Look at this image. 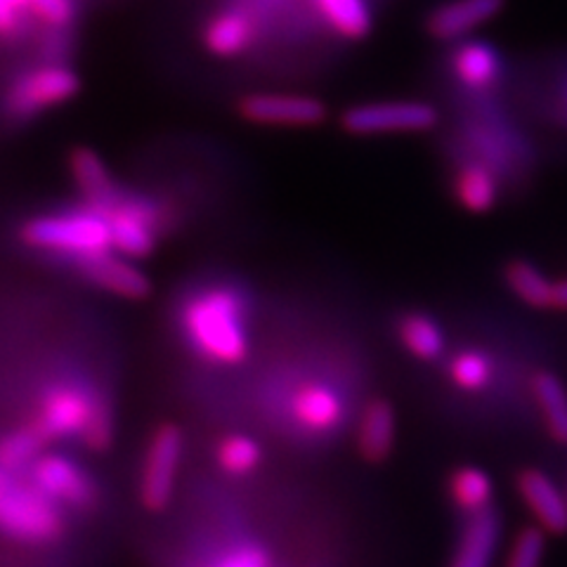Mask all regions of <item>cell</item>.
Instances as JSON below:
<instances>
[{
  "label": "cell",
  "instance_id": "7c38bea8",
  "mask_svg": "<svg viewBox=\"0 0 567 567\" xmlns=\"http://www.w3.org/2000/svg\"><path fill=\"white\" fill-rule=\"evenodd\" d=\"M504 6L506 0H450L429 14L425 31L435 41H454L494 20Z\"/></svg>",
  "mask_w": 567,
  "mask_h": 567
},
{
  "label": "cell",
  "instance_id": "d4e9b609",
  "mask_svg": "<svg viewBox=\"0 0 567 567\" xmlns=\"http://www.w3.org/2000/svg\"><path fill=\"white\" fill-rule=\"evenodd\" d=\"M454 197L468 213H487L496 204L494 175L481 166H468L456 175Z\"/></svg>",
  "mask_w": 567,
  "mask_h": 567
},
{
  "label": "cell",
  "instance_id": "1f68e13d",
  "mask_svg": "<svg viewBox=\"0 0 567 567\" xmlns=\"http://www.w3.org/2000/svg\"><path fill=\"white\" fill-rule=\"evenodd\" d=\"M22 12H29V0H0V35L17 31Z\"/></svg>",
  "mask_w": 567,
  "mask_h": 567
},
{
  "label": "cell",
  "instance_id": "52a82bcc",
  "mask_svg": "<svg viewBox=\"0 0 567 567\" xmlns=\"http://www.w3.org/2000/svg\"><path fill=\"white\" fill-rule=\"evenodd\" d=\"M81 91V79L69 66H39L17 79L8 91L6 106L14 118H31L52 106L74 100Z\"/></svg>",
  "mask_w": 567,
  "mask_h": 567
},
{
  "label": "cell",
  "instance_id": "e0dca14e",
  "mask_svg": "<svg viewBox=\"0 0 567 567\" xmlns=\"http://www.w3.org/2000/svg\"><path fill=\"white\" fill-rule=\"evenodd\" d=\"M254 35L256 29L254 22L248 20V14L239 10H225L213 17V20H208L202 33V41L210 55L233 60L254 43Z\"/></svg>",
  "mask_w": 567,
  "mask_h": 567
},
{
  "label": "cell",
  "instance_id": "484cf974",
  "mask_svg": "<svg viewBox=\"0 0 567 567\" xmlns=\"http://www.w3.org/2000/svg\"><path fill=\"white\" fill-rule=\"evenodd\" d=\"M43 442V435L35 431L33 425L10 433L8 437L0 440V466L10 473L31 466L33 461L39 458Z\"/></svg>",
  "mask_w": 567,
  "mask_h": 567
},
{
  "label": "cell",
  "instance_id": "9c48e42d",
  "mask_svg": "<svg viewBox=\"0 0 567 567\" xmlns=\"http://www.w3.org/2000/svg\"><path fill=\"white\" fill-rule=\"evenodd\" d=\"M29 483L43 492L48 499L66 506H91L95 502V485L76 461L62 454H41L31 464Z\"/></svg>",
  "mask_w": 567,
  "mask_h": 567
},
{
  "label": "cell",
  "instance_id": "277c9868",
  "mask_svg": "<svg viewBox=\"0 0 567 567\" xmlns=\"http://www.w3.org/2000/svg\"><path fill=\"white\" fill-rule=\"evenodd\" d=\"M62 527L64 518L58 504L48 499L31 483H12L0 494V532H6L8 537L29 544H43L58 539Z\"/></svg>",
  "mask_w": 567,
  "mask_h": 567
},
{
  "label": "cell",
  "instance_id": "4316f807",
  "mask_svg": "<svg viewBox=\"0 0 567 567\" xmlns=\"http://www.w3.org/2000/svg\"><path fill=\"white\" fill-rule=\"evenodd\" d=\"M218 464L229 475H246L260 464V447L254 437L235 433L220 440Z\"/></svg>",
  "mask_w": 567,
  "mask_h": 567
},
{
  "label": "cell",
  "instance_id": "ffe728a7",
  "mask_svg": "<svg viewBox=\"0 0 567 567\" xmlns=\"http://www.w3.org/2000/svg\"><path fill=\"white\" fill-rule=\"evenodd\" d=\"M450 496L461 511L468 513V516H475V513L487 511L492 506L494 483L485 471L464 466L454 471L450 477Z\"/></svg>",
  "mask_w": 567,
  "mask_h": 567
},
{
  "label": "cell",
  "instance_id": "30bf717a",
  "mask_svg": "<svg viewBox=\"0 0 567 567\" xmlns=\"http://www.w3.org/2000/svg\"><path fill=\"white\" fill-rule=\"evenodd\" d=\"M104 218L110 223L116 254L131 260H140L154 254L156 216L145 202L121 197L114 208L104 213Z\"/></svg>",
  "mask_w": 567,
  "mask_h": 567
},
{
  "label": "cell",
  "instance_id": "ba28073f",
  "mask_svg": "<svg viewBox=\"0 0 567 567\" xmlns=\"http://www.w3.org/2000/svg\"><path fill=\"white\" fill-rule=\"evenodd\" d=\"M237 114L254 126L312 128L327 121V104L310 95L254 93L237 102Z\"/></svg>",
  "mask_w": 567,
  "mask_h": 567
},
{
  "label": "cell",
  "instance_id": "3957f363",
  "mask_svg": "<svg viewBox=\"0 0 567 567\" xmlns=\"http://www.w3.org/2000/svg\"><path fill=\"white\" fill-rule=\"evenodd\" d=\"M104 404L106 400L83 383H55L43 393L31 425L43 440H83Z\"/></svg>",
  "mask_w": 567,
  "mask_h": 567
},
{
  "label": "cell",
  "instance_id": "603a6c76",
  "mask_svg": "<svg viewBox=\"0 0 567 567\" xmlns=\"http://www.w3.org/2000/svg\"><path fill=\"white\" fill-rule=\"evenodd\" d=\"M504 279L525 306L546 310L551 308L554 281H548L535 265L527 260H511L504 270Z\"/></svg>",
  "mask_w": 567,
  "mask_h": 567
},
{
  "label": "cell",
  "instance_id": "7402d4cb",
  "mask_svg": "<svg viewBox=\"0 0 567 567\" xmlns=\"http://www.w3.org/2000/svg\"><path fill=\"white\" fill-rule=\"evenodd\" d=\"M400 341L419 360H435L445 350V336L429 315L412 312L400 319Z\"/></svg>",
  "mask_w": 567,
  "mask_h": 567
},
{
  "label": "cell",
  "instance_id": "9a60e30c",
  "mask_svg": "<svg viewBox=\"0 0 567 567\" xmlns=\"http://www.w3.org/2000/svg\"><path fill=\"white\" fill-rule=\"evenodd\" d=\"M346 416L343 400L324 383H308L291 398V419L308 433H329Z\"/></svg>",
  "mask_w": 567,
  "mask_h": 567
},
{
  "label": "cell",
  "instance_id": "7a4b0ae2",
  "mask_svg": "<svg viewBox=\"0 0 567 567\" xmlns=\"http://www.w3.org/2000/svg\"><path fill=\"white\" fill-rule=\"evenodd\" d=\"M22 241L31 248L79 258L112 251V229L102 213L87 208L76 213L35 216L22 225Z\"/></svg>",
  "mask_w": 567,
  "mask_h": 567
},
{
  "label": "cell",
  "instance_id": "8fae6325",
  "mask_svg": "<svg viewBox=\"0 0 567 567\" xmlns=\"http://www.w3.org/2000/svg\"><path fill=\"white\" fill-rule=\"evenodd\" d=\"M79 272L106 293H114L126 300H145L152 293V281L131 258L121 254H97L79 258Z\"/></svg>",
  "mask_w": 567,
  "mask_h": 567
},
{
  "label": "cell",
  "instance_id": "4fadbf2b",
  "mask_svg": "<svg viewBox=\"0 0 567 567\" xmlns=\"http://www.w3.org/2000/svg\"><path fill=\"white\" fill-rule=\"evenodd\" d=\"M71 181L76 183L83 199L93 210L104 213L114 208L121 199L116 183L112 181L110 168L102 162V156L91 147H74L69 154Z\"/></svg>",
  "mask_w": 567,
  "mask_h": 567
},
{
  "label": "cell",
  "instance_id": "8992f818",
  "mask_svg": "<svg viewBox=\"0 0 567 567\" xmlns=\"http://www.w3.org/2000/svg\"><path fill=\"white\" fill-rule=\"evenodd\" d=\"M437 123L435 106L429 102H367L350 106L341 116V126L350 135H390L423 133Z\"/></svg>",
  "mask_w": 567,
  "mask_h": 567
},
{
  "label": "cell",
  "instance_id": "2e32d148",
  "mask_svg": "<svg viewBox=\"0 0 567 567\" xmlns=\"http://www.w3.org/2000/svg\"><path fill=\"white\" fill-rule=\"evenodd\" d=\"M499 518L492 508L475 513L456 544L450 567H492L496 548H499Z\"/></svg>",
  "mask_w": 567,
  "mask_h": 567
},
{
  "label": "cell",
  "instance_id": "f1b7e54d",
  "mask_svg": "<svg viewBox=\"0 0 567 567\" xmlns=\"http://www.w3.org/2000/svg\"><path fill=\"white\" fill-rule=\"evenodd\" d=\"M544 551H546L544 532L535 529V527H527L516 539H513L511 554L506 558V567H542Z\"/></svg>",
  "mask_w": 567,
  "mask_h": 567
},
{
  "label": "cell",
  "instance_id": "44dd1931",
  "mask_svg": "<svg viewBox=\"0 0 567 567\" xmlns=\"http://www.w3.org/2000/svg\"><path fill=\"white\" fill-rule=\"evenodd\" d=\"M532 390H535L548 433H551L554 440L567 445V393L563 383L554 374H548V371H539L535 381H532Z\"/></svg>",
  "mask_w": 567,
  "mask_h": 567
},
{
  "label": "cell",
  "instance_id": "d6a6232c",
  "mask_svg": "<svg viewBox=\"0 0 567 567\" xmlns=\"http://www.w3.org/2000/svg\"><path fill=\"white\" fill-rule=\"evenodd\" d=\"M551 310H567V279L554 281V289H551Z\"/></svg>",
  "mask_w": 567,
  "mask_h": 567
},
{
  "label": "cell",
  "instance_id": "5bb4252c",
  "mask_svg": "<svg viewBox=\"0 0 567 567\" xmlns=\"http://www.w3.org/2000/svg\"><path fill=\"white\" fill-rule=\"evenodd\" d=\"M518 494L542 529L554 535L567 529V499L546 473L535 468L523 471L518 475Z\"/></svg>",
  "mask_w": 567,
  "mask_h": 567
},
{
  "label": "cell",
  "instance_id": "cb8c5ba5",
  "mask_svg": "<svg viewBox=\"0 0 567 567\" xmlns=\"http://www.w3.org/2000/svg\"><path fill=\"white\" fill-rule=\"evenodd\" d=\"M454 71L458 81L471 87H487L494 83L499 60L496 52L485 43H464L454 52Z\"/></svg>",
  "mask_w": 567,
  "mask_h": 567
},
{
  "label": "cell",
  "instance_id": "6da1fadb",
  "mask_svg": "<svg viewBox=\"0 0 567 567\" xmlns=\"http://www.w3.org/2000/svg\"><path fill=\"white\" fill-rule=\"evenodd\" d=\"M183 327L194 350L208 362L229 367L246 360L248 333L237 293L210 289L194 296L183 312Z\"/></svg>",
  "mask_w": 567,
  "mask_h": 567
},
{
  "label": "cell",
  "instance_id": "5b68a950",
  "mask_svg": "<svg viewBox=\"0 0 567 567\" xmlns=\"http://www.w3.org/2000/svg\"><path fill=\"white\" fill-rule=\"evenodd\" d=\"M183 447L185 437L177 425L164 423L154 431L140 473V499L150 511H162L171 504Z\"/></svg>",
  "mask_w": 567,
  "mask_h": 567
},
{
  "label": "cell",
  "instance_id": "4dcf8cb0",
  "mask_svg": "<svg viewBox=\"0 0 567 567\" xmlns=\"http://www.w3.org/2000/svg\"><path fill=\"white\" fill-rule=\"evenodd\" d=\"M29 12L50 27H66L74 20L71 0H29Z\"/></svg>",
  "mask_w": 567,
  "mask_h": 567
},
{
  "label": "cell",
  "instance_id": "f546056e",
  "mask_svg": "<svg viewBox=\"0 0 567 567\" xmlns=\"http://www.w3.org/2000/svg\"><path fill=\"white\" fill-rule=\"evenodd\" d=\"M210 567H272V563L262 546L246 542V544L233 546L229 551L218 556L210 563Z\"/></svg>",
  "mask_w": 567,
  "mask_h": 567
},
{
  "label": "cell",
  "instance_id": "ac0fdd59",
  "mask_svg": "<svg viewBox=\"0 0 567 567\" xmlns=\"http://www.w3.org/2000/svg\"><path fill=\"white\" fill-rule=\"evenodd\" d=\"M395 445V412L385 400H371L360 416L358 450L367 461H383Z\"/></svg>",
  "mask_w": 567,
  "mask_h": 567
},
{
  "label": "cell",
  "instance_id": "83f0119b",
  "mask_svg": "<svg viewBox=\"0 0 567 567\" xmlns=\"http://www.w3.org/2000/svg\"><path fill=\"white\" fill-rule=\"evenodd\" d=\"M450 377L461 390H481L492 379V362L483 352H458L450 364Z\"/></svg>",
  "mask_w": 567,
  "mask_h": 567
},
{
  "label": "cell",
  "instance_id": "836d02e7",
  "mask_svg": "<svg viewBox=\"0 0 567 567\" xmlns=\"http://www.w3.org/2000/svg\"><path fill=\"white\" fill-rule=\"evenodd\" d=\"M12 485V477H10V471H6L3 466H0V494H3L8 487Z\"/></svg>",
  "mask_w": 567,
  "mask_h": 567
},
{
  "label": "cell",
  "instance_id": "d6986e66",
  "mask_svg": "<svg viewBox=\"0 0 567 567\" xmlns=\"http://www.w3.org/2000/svg\"><path fill=\"white\" fill-rule=\"evenodd\" d=\"M324 22L348 41H362L371 33V12L367 0H312Z\"/></svg>",
  "mask_w": 567,
  "mask_h": 567
}]
</instances>
